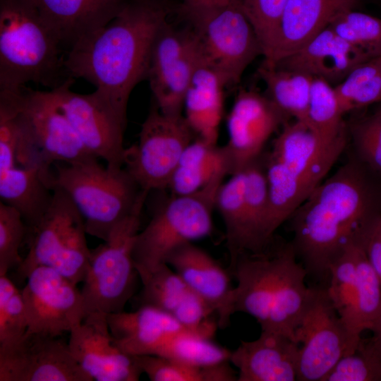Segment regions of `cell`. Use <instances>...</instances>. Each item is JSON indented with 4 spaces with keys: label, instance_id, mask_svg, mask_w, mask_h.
I'll return each mask as SVG.
<instances>
[{
    "label": "cell",
    "instance_id": "cell-1",
    "mask_svg": "<svg viewBox=\"0 0 381 381\" xmlns=\"http://www.w3.org/2000/svg\"><path fill=\"white\" fill-rule=\"evenodd\" d=\"M168 13L159 0H124L107 23L65 54L69 76L92 83L126 123L130 95L147 78L154 42Z\"/></svg>",
    "mask_w": 381,
    "mask_h": 381
},
{
    "label": "cell",
    "instance_id": "cell-2",
    "mask_svg": "<svg viewBox=\"0 0 381 381\" xmlns=\"http://www.w3.org/2000/svg\"><path fill=\"white\" fill-rule=\"evenodd\" d=\"M379 196L361 161L351 159L291 215V244L319 286L327 288L330 265L381 214Z\"/></svg>",
    "mask_w": 381,
    "mask_h": 381
},
{
    "label": "cell",
    "instance_id": "cell-3",
    "mask_svg": "<svg viewBox=\"0 0 381 381\" xmlns=\"http://www.w3.org/2000/svg\"><path fill=\"white\" fill-rule=\"evenodd\" d=\"M291 243L260 253L241 256L229 267L237 284L231 313L255 318L261 329L290 332L299 324L311 289L307 272Z\"/></svg>",
    "mask_w": 381,
    "mask_h": 381
},
{
    "label": "cell",
    "instance_id": "cell-4",
    "mask_svg": "<svg viewBox=\"0 0 381 381\" xmlns=\"http://www.w3.org/2000/svg\"><path fill=\"white\" fill-rule=\"evenodd\" d=\"M347 140L348 128L333 139H325L301 121L282 126L265 165L272 235L324 181Z\"/></svg>",
    "mask_w": 381,
    "mask_h": 381
},
{
    "label": "cell",
    "instance_id": "cell-5",
    "mask_svg": "<svg viewBox=\"0 0 381 381\" xmlns=\"http://www.w3.org/2000/svg\"><path fill=\"white\" fill-rule=\"evenodd\" d=\"M71 77L61 42L32 0H0V91L54 89Z\"/></svg>",
    "mask_w": 381,
    "mask_h": 381
},
{
    "label": "cell",
    "instance_id": "cell-6",
    "mask_svg": "<svg viewBox=\"0 0 381 381\" xmlns=\"http://www.w3.org/2000/svg\"><path fill=\"white\" fill-rule=\"evenodd\" d=\"M99 159L56 163L53 187L64 190L83 218L87 234L106 241L114 228L145 201L142 190L124 168L110 169Z\"/></svg>",
    "mask_w": 381,
    "mask_h": 381
},
{
    "label": "cell",
    "instance_id": "cell-7",
    "mask_svg": "<svg viewBox=\"0 0 381 381\" xmlns=\"http://www.w3.org/2000/svg\"><path fill=\"white\" fill-rule=\"evenodd\" d=\"M5 92L12 97L18 109L17 166L36 169L52 183L56 163L98 159L85 147L51 90L25 87L16 92Z\"/></svg>",
    "mask_w": 381,
    "mask_h": 381
},
{
    "label": "cell",
    "instance_id": "cell-8",
    "mask_svg": "<svg viewBox=\"0 0 381 381\" xmlns=\"http://www.w3.org/2000/svg\"><path fill=\"white\" fill-rule=\"evenodd\" d=\"M181 11L190 24L200 61L216 71L226 86L238 84L247 67L263 54L238 0L205 6L183 4Z\"/></svg>",
    "mask_w": 381,
    "mask_h": 381
},
{
    "label": "cell",
    "instance_id": "cell-9",
    "mask_svg": "<svg viewBox=\"0 0 381 381\" xmlns=\"http://www.w3.org/2000/svg\"><path fill=\"white\" fill-rule=\"evenodd\" d=\"M85 224L74 203L61 188L53 187L51 204L37 224L28 229V251L16 267L18 279H26L39 266L49 267L73 283L83 282L91 250Z\"/></svg>",
    "mask_w": 381,
    "mask_h": 381
},
{
    "label": "cell",
    "instance_id": "cell-10",
    "mask_svg": "<svg viewBox=\"0 0 381 381\" xmlns=\"http://www.w3.org/2000/svg\"><path fill=\"white\" fill-rule=\"evenodd\" d=\"M224 181L193 194L173 195L138 232L133 251L139 277L166 263L180 247L210 234L217 191Z\"/></svg>",
    "mask_w": 381,
    "mask_h": 381
},
{
    "label": "cell",
    "instance_id": "cell-11",
    "mask_svg": "<svg viewBox=\"0 0 381 381\" xmlns=\"http://www.w3.org/2000/svg\"><path fill=\"white\" fill-rule=\"evenodd\" d=\"M145 202L118 224L108 238L91 250L89 267L80 290L85 316L109 315L124 310L139 277L133 257Z\"/></svg>",
    "mask_w": 381,
    "mask_h": 381
},
{
    "label": "cell",
    "instance_id": "cell-12",
    "mask_svg": "<svg viewBox=\"0 0 381 381\" xmlns=\"http://www.w3.org/2000/svg\"><path fill=\"white\" fill-rule=\"evenodd\" d=\"M193 135L182 114L164 113L155 104L141 126L138 141L127 147L124 168L142 190L166 189Z\"/></svg>",
    "mask_w": 381,
    "mask_h": 381
},
{
    "label": "cell",
    "instance_id": "cell-13",
    "mask_svg": "<svg viewBox=\"0 0 381 381\" xmlns=\"http://www.w3.org/2000/svg\"><path fill=\"white\" fill-rule=\"evenodd\" d=\"M302 320L296 331L299 351L297 378L323 381L344 355L353 353L347 332L326 287L315 286Z\"/></svg>",
    "mask_w": 381,
    "mask_h": 381
},
{
    "label": "cell",
    "instance_id": "cell-14",
    "mask_svg": "<svg viewBox=\"0 0 381 381\" xmlns=\"http://www.w3.org/2000/svg\"><path fill=\"white\" fill-rule=\"evenodd\" d=\"M74 81L75 78H70L51 89L59 109L94 156L104 160L108 168L124 167L126 123L95 92L80 94L72 91Z\"/></svg>",
    "mask_w": 381,
    "mask_h": 381
},
{
    "label": "cell",
    "instance_id": "cell-15",
    "mask_svg": "<svg viewBox=\"0 0 381 381\" xmlns=\"http://www.w3.org/2000/svg\"><path fill=\"white\" fill-rule=\"evenodd\" d=\"M25 280L21 291L28 332L60 337L83 322L85 312L76 284L47 266L35 267Z\"/></svg>",
    "mask_w": 381,
    "mask_h": 381
},
{
    "label": "cell",
    "instance_id": "cell-16",
    "mask_svg": "<svg viewBox=\"0 0 381 381\" xmlns=\"http://www.w3.org/2000/svg\"><path fill=\"white\" fill-rule=\"evenodd\" d=\"M199 61L191 30L176 29L167 21L155 40L147 78L161 111L182 114L186 92Z\"/></svg>",
    "mask_w": 381,
    "mask_h": 381
},
{
    "label": "cell",
    "instance_id": "cell-17",
    "mask_svg": "<svg viewBox=\"0 0 381 381\" xmlns=\"http://www.w3.org/2000/svg\"><path fill=\"white\" fill-rule=\"evenodd\" d=\"M59 337L27 331L0 346V381H92Z\"/></svg>",
    "mask_w": 381,
    "mask_h": 381
},
{
    "label": "cell",
    "instance_id": "cell-18",
    "mask_svg": "<svg viewBox=\"0 0 381 381\" xmlns=\"http://www.w3.org/2000/svg\"><path fill=\"white\" fill-rule=\"evenodd\" d=\"M289 118L265 94L240 90L227 116L229 138L224 146L231 174L258 160L266 142Z\"/></svg>",
    "mask_w": 381,
    "mask_h": 381
},
{
    "label": "cell",
    "instance_id": "cell-19",
    "mask_svg": "<svg viewBox=\"0 0 381 381\" xmlns=\"http://www.w3.org/2000/svg\"><path fill=\"white\" fill-rule=\"evenodd\" d=\"M69 333L70 350L92 381L139 380L143 372L136 356L126 353L117 345L107 315H87Z\"/></svg>",
    "mask_w": 381,
    "mask_h": 381
},
{
    "label": "cell",
    "instance_id": "cell-20",
    "mask_svg": "<svg viewBox=\"0 0 381 381\" xmlns=\"http://www.w3.org/2000/svg\"><path fill=\"white\" fill-rule=\"evenodd\" d=\"M167 263L181 277L188 288L199 296L217 317L219 327H226L232 315L234 286L229 270L193 243L174 251Z\"/></svg>",
    "mask_w": 381,
    "mask_h": 381
},
{
    "label": "cell",
    "instance_id": "cell-21",
    "mask_svg": "<svg viewBox=\"0 0 381 381\" xmlns=\"http://www.w3.org/2000/svg\"><path fill=\"white\" fill-rule=\"evenodd\" d=\"M361 0H288L272 51L263 62L275 66L327 28L340 13L357 10Z\"/></svg>",
    "mask_w": 381,
    "mask_h": 381
},
{
    "label": "cell",
    "instance_id": "cell-22",
    "mask_svg": "<svg viewBox=\"0 0 381 381\" xmlns=\"http://www.w3.org/2000/svg\"><path fill=\"white\" fill-rule=\"evenodd\" d=\"M299 345L290 338L262 330L253 341H241L231 352L238 381H294L297 378Z\"/></svg>",
    "mask_w": 381,
    "mask_h": 381
},
{
    "label": "cell",
    "instance_id": "cell-23",
    "mask_svg": "<svg viewBox=\"0 0 381 381\" xmlns=\"http://www.w3.org/2000/svg\"><path fill=\"white\" fill-rule=\"evenodd\" d=\"M370 59L327 27L272 66L301 71L335 86Z\"/></svg>",
    "mask_w": 381,
    "mask_h": 381
},
{
    "label": "cell",
    "instance_id": "cell-24",
    "mask_svg": "<svg viewBox=\"0 0 381 381\" xmlns=\"http://www.w3.org/2000/svg\"><path fill=\"white\" fill-rule=\"evenodd\" d=\"M124 0H32L58 36L65 54L117 13Z\"/></svg>",
    "mask_w": 381,
    "mask_h": 381
},
{
    "label": "cell",
    "instance_id": "cell-25",
    "mask_svg": "<svg viewBox=\"0 0 381 381\" xmlns=\"http://www.w3.org/2000/svg\"><path fill=\"white\" fill-rule=\"evenodd\" d=\"M107 321L117 345L133 356L155 355L169 338L186 329L171 314L150 306L109 315Z\"/></svg>",
    "mask_w": 381,
    "mask_h": 381
},
{
    "label": "cell",
    "instance_id": "cell-26",
    "mask_svg": "<svg viewBox=\"0 0 381 381\" xmlns=\"http://www.w3.org/2000/svg\"><path fill=\"white\" fill-rule=\"evenodd\" d=\"M223 78L213 69L198 64L183 102V115L197 138L217 144L224 107Z\"/></svg>",
    "mask_w": 381,
    "mask_h": 381
},
{
    "label": "cell",
    "instance_id": "cell-27",
    "mask_svg": "<svg viewBox=\"0 0 381 381\" xmlns=\"http://www.w3.org/2000/svg\"><path fill=\"white\" fill-rule=\"evenodd\" d=\"M231 173L224 147L196 138L183 152L167 188L173 195L193 194Z\"/></svg>",
    "mask_w": 381,
    "mask_h": 381
},
{
    "label": "cell",
    "instance_id": "cell-28",
    "mask_svg": "<svg viewBox=\"0 0 381 381\" xmlns=\"http://www.w3.org/2000/svg\"><path fill=\"white\" fill-rule=\"evenodd\" d=\"M52 195V182L36 169L15 166L0 171L1 202L21 214L28 229L44 214Z\"/></svg>",
    "mask_w": 381,
    "mask_h": 381
},
{
    "label": "cell",
    "instance_id": "cell-29",
    "mask_svg": "<svg viewBox=\"0 0 381 381\" xmlns=\"http://www.w3.org/2000/svg\"><path fill=\"white\" fill-rule=\"evenodd\" d=\"M328 295L343 323L353 352L358 348L363 332L358 315V285L356 241L351 242L329 267Z\"/></svg>",
    "mask_w": 381,
    "mask_h": 381
},
{
    "label": "cell",
    "instance_id": "cell-30",
    "mask_svg": "<svg viewBox=\"0 0 381 381\" xmlns=\"http://www.w3.org/2000/svg\"><path fill=\"white\" fill-rule=\"evenodd\" d=\"M258 73L265 84V95L272 102L289 117L306 122L314 78L264 62L258 68Z\"/></svg>",
    "mask_w": 381,
    "mask_h": 381
},
{
    "label": "cell",
    "instance_id": "cell-31",
    "mask_svg": "<svg viewBox=\"0 0 381 381\" xmlns=\"http://www.w3.org/2000/svg\"><path fill=\"white\" fill-rule=\"evenodd\" d=\"M220 186L215 200L226 229L230 266L247 253L245 173L242 169L230 175Z\"/></svg>",
    "mask_w": 381,
    "mask_h": 381
},
{
    "label": "cell",
    "instance_id": "cell-32",
    "mask_svg": "<svg viewBox=\"0 0 381 381\" xmlns=\"http://www.w3.org/2000/svg\"><path fill=\"white\" fill-rule=\"evenodd\" d=\"M231 352L215 343L212 337L185 329L169 338L155 355L203 368L229 361Z\"/></svg>",
    "mask_w": 381,
    "mask_h": 381
},
{
    "label": "cell",
    "instance_id": "cell-33",
    "mask_svg": "<svg viewBox=\"0 0 381 381\" xmlns=\"http://www.w3.org/2000/svg\"><path fill=\"white\" fill-rule=\"evenodd\" d=\"M334 87L344 114L381 102V56L358 64Z\"/></svg>",
    "mask_w": 381,
    "mask_h": 381
},
{
    "label": "cell",
    "instance_id": "cell-34",
    "mask_svg": "<svg viewBox=\"0 0 381 381\" xmlns=\"http://www.w3.org/2000/svg\"><path fill=\"white\" fill-rule=\"evenodd\" d=\"M334 87L314 78L305 122L318 135L333 139L347 129Z\"/></svg>",
    "mask_w": 381,
    "mask_h": 381
},
{
    "label": "cell",
    "instance_id": "cell-35",
    "mask_svg": "<svg viewBox=\"0 0 381 381\" xmlns=\"http://www.w3.org/2000/svg\"><path fill=\"white\" fill-rule=\"evenodd\" d=\"M142 289L138 297L139 306H150L171 315L190 289L167 263L139 277Z\"/></svg>",
    "mask_w": 381,
    "mask_h": 381
},
{
    "label": "cell",
    "instance_id": "cell-36",
    "mask_svg": "<svg viewBox=\"0 0 381 381\" xmlns=\"http://www.w3.org/2000/svg\"><path fill=\"white\" fill-rule=\"evenodd\" d=\"M328 27L370 58L381 56L380 18L350 10L338 15Z\"/></svg>",
    "mask_w": 381,
    "mask_h": 381
},
{
    "label": "cell",
    "instance_id": "cell-37",
    "mask_svg": "<svg viewBox=\"0 0 381 381\" xmlns=\"http://www.w3.org/2000/svg\"><path fill=\"white\" fill-rule=\"evenodd\" d=\"M28 329L21 290L7 277L0 276V346L13 344Z\"/></svg>",
    "mask_w": 381,
    "mask_h": 381
},
{
    "label": "cell",
    "instance_id": "cell-38",
    "mask_svg": "<svg viewBox=\"0 0 381 381\" xmlns=\"http://www.w3.org/2000/svg\"><path fill=\"white\" fill-rule=\"evenodd\" d=\"M356 260L358 285V315L363 332L370 329L381 308V282L371 266L364 248L356 241Z\"/></svg>",
    "mask_w": 381,
    "mask_h": 381
},
{
    "label": "cell",
    "instance_id": "cell-39",
    "mask_svg": "<svg viewBox=\"0 0 381 381\" xmlns=\"http://www.w3.org/2000/svg\"><path fill=\"white\" fill-rule=\"evenodd\" d=\"M323 381H381V357L365 340L343 356Z\"/></svg>",
    "mask_w": 381,
    "mask_h": 381
},
{
    "label": "cell",
    "instance_id": "cell-40",
    "mask_svg": "<svg viewBox=\"0 0 381 381\" xmlns=\"http://www.w3.org/2000/svg\"><path fill=\"white\" fill-rule=\"evenodd\" d=\"M250 22L262 49L269 56L288 0H238Z\"/></svg>",
    "mask_w": 381,
    "mask_h": 381
},
{
    "label": "cell",
    "instance_id": "cell-41",
    "mask_svg": "<svg viewBox=\"0 0 381 381\" xmlns=\"http://www.w3.org/2000/svg\"><path fill=\"white\" fill-rule=\"evenodd\" d=\"M28 227L21 214L0 201V276L21 263L20 248L25 240Z\"/></svg>",
    "mask_w": 381,
    "mask_h": 381
},
{
    "label": "cell",
    "instance_id": "cell-42",
    "mask_svg": "<svg viewBox=\"0 0 381 381\" xmlns=\"http://www.w3.org/2000/svg\"><path fill=\"white\" fill-rule=\"evenodd\" d=\"M358 159L381 173V110L348 128Z\"/></svg>",
    "mask_w": 381,
    "mask_h": 381
},
{
    "label": "cell",
    "instance_id": "cell-43",
    "mask_svg": "<svg viewBox=\"0 0 381 381\" xmlns=\"http://www.w3.org/2000/svg\"><path fill=\"white\" fill-rule=\"evenodd\" d=\"M136 358L143 373L152 381H205L203 368L157 355L136 356Z\"/></svg>",
    "mask_w": 381,
    "mask_h": 381
},
{
    "label": "cell",
    "instance_id": "cell-44",
    "mask_svg": "<svg viewBox=\"0 0 381 381\" xmlns=\"http://www.w3.org/2000/svg\"><path fill=\"white\" fill-rule=\"evenodd\" d=\"M373 222L364 232L360 242L381 282V238L373 228Z\"/></svg>",
    "mask_w": 381,
    "mask_h": 381
},
{
    "label": "cell",
    "instance_id": "cell-45",
    "mask_svg": "<svg viewBox=\"0 0 381 381\" xmlns=\"http://www.w3.org/2000/svg\"><path fill=\"white\" fill-rule=\"evenodd\" d=\"M373 335L371 339L367 340L368 344L381 357V308L370 329Z\"/></svg>",
    "mask_w": 381,
    "mask_h": 381
},
{
    "label": "cell",
    "instance_id": "cell-46",
    "mask_svg": "<svg viewBox=\"0 0 381 381\" xmlns=\"http://www.w3.org/2000/svg\"><path fill=\"white\" fill-rule=\"evenodd\" d=\"M231 0H184L183 4L193 6H205L223 4Z\"/></svg>",
    "mask_w": 381,
    "mask_h": 381
},
{
    "label": "cell",
    "instance_id": "cell-47",
    "mask_svg": "<svg viewBox=\"0 0 381 381\" xmlns=\"http://www.w3.org/2000/svg\"><path fill=\"white\" fill-rule=\"evenodd\" d=\"M373 228L381 238V214H380L373 222Z\"/></svg>",
    "mask_w": 381,
    "mask_h": 381
}]
</instances>
